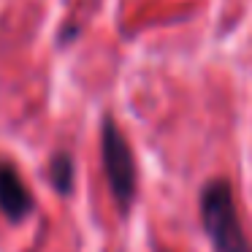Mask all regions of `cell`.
<instances>
[{"label":"cell","mask_w":252,"mask_h":252,"mask_svg":"<svg viewBox=\"0 0 252 252\" xmlns=\"http://www.w3.org/2000/svg\"><path fill=\"white\" fill-rule=\"evenodd\" d=\"M33 192L22 182L17 165L0 160V212L6 214V220L19 222L33 212Z\"/></svg>","instance_id":"3957f363"},{"label":"cell","mask_w":252,"mask_h":252,"mask_svg":"<svg viewBox=\"0 0 252 252\" xmlns=\"http://www.w3.org/2000/svg\"><path fill=\"white\" fill-rule=\"evenodd\" d=\"M201 217L214 252H252L236 209L233 187L225 179H214L201 192Z\"/></svg>","instance_id":"6da1fadb"},{"label":"cell","mask_w":252,"mask_h":252,"mask_svg":"<svg viewBox=\"0 0 252 252\" xmlns=\"http://www.w3.org/2000/svg\"><path fill=\"white\" fill-rule=\"evenodd\" d=\"M100 152H103V168H106L111 195H114L117 206L122 212H127L133 206V198H136V163H133L130 144L125 141L122 130L117 127V122L111 117L103 120Z\"/></svg>","instance_id":"7a4b0ae2"},{"label":"cell","mask_w":252,"mask_h":252,"mask_svg":"<svg viewBox=\"0 0 252 252\" xmlns=\"http://www.w3.org/2000/svg\"><path fill=\"white\" fill-rule=\"evenodd\" d=\"M49 174H52L55 187L63 192V195H68V192L73 190V158L68 152H57L55 158H52Z\"/></svg>","instance_id":"277c9868"}]
</instances>
